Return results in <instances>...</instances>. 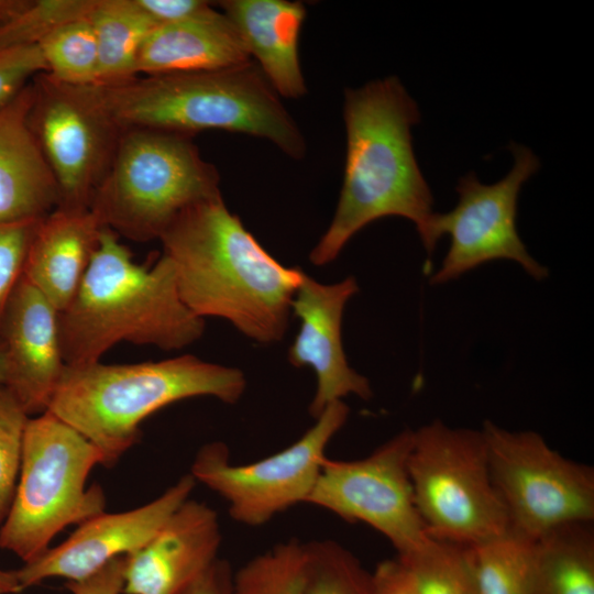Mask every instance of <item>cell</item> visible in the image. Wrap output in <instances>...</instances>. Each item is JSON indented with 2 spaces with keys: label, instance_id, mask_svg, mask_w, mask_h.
<instances>
[{
  "label": "cell",
  "instance_id": "14",
  "mask_svg": "<svg viewBox=\"0 0 594 594\" xmlns=\"http://www.w3.org/2000/svg\"><path fill=\"white\" fill-rule=\"evenodd\" d=\"M188 473L150 503L120 513L102 512L78 525L62 543L15 570L22 590L50 578L81 581L114 558L142 548L196 486Z\"/></svg>",
  "mask_w": 594,
  "mask_h": 594
},
{
  "label": "cell",
  "instance_id": "22",
  "mask_svg": "<svg viewBox=\"0 0 594 594\" xmlns=\"http://www.w3.org/2000/svg\"><path fill=\"white\" fill-rule=\"evenodd\" d=\"M534 594H594L593 521L565 524L536 540Z\"/></svg>",
  "mask_w": 594,
  "mask_h": 594
},
{
  "label": "cell",
  "instance_id": "8",
  "mask_svg": "<svg viewBox=\"0 0 594 594\" xmlns=\"http://www.w3.org/2000/svg\"><path fill=\"white\" fill-rule=\"evenodd\" d=\"M408 470L416 507L430 537L470 546L509 529L481 429L433 420L414 430Z\"/></svg>",
  "mask_w": 594,
  "mask_h": 594
},
{
  "label": "cell",
  "instance_id": "1",
  "mask_svg": "<svg viewBox=\"0 0 594 594\" xmlns=\"http://www.w3.org/2000/svg\"><path fill=\"white\" fill-rule=\"evenodd\" d=\"M160 241L195 315L226 319L258 343L284 338L304 272L273 257L221 195L185 210Z\"/></svg>",
  "mask_w": 594,
  "mask_h": 594
},
{
  "label": "cell",
  "instance_id": "4",
  "mask_svg": "<svg viewBox=\"0 0 594 594\" xmlns=\"http://www.w3.org/2000/svg\"><path fill=\"white\" fill-rule=\"evenodd\" d=\"M122 129L193 136L222 130L266 139L286 155H306V140L255 62L217 70L138 75L95 85Z\"/></svg>",
  "mask_w": 594,
  "mask_h": 594
},
{
  "label": "cell",
  "instance_id": "17",
  "mask_svg": "<svg viewBox=\"0 0 594 594\" xmlns=\"http://www.w3.org/2000/svg\"><path fill=\"white\" fill-rule=\"evenodd\" d=\"M217 512L188 498L139 550L125 556L123 594H179L218 559Z\"/></svg>",
  "mask_w": 594,
  "mask_h": 594
},
{
  "label": "cell",
  "instance_id": "20",
  "mask_svg": "<svg viewBox=\"0 0 594 594\" xmlns=\"http://www.w3.org/2000/svg\"><path fill=\"white\" fill-rule=\"evenodd\" d=\"M218 7L234 24L250 57L275 91L286 98L307 92L299 61V34L306 18L301 2L224 0Z\"/></svg>",
  "mask_w": 594,
  "mask_h": 594
},
{
  "label": "cell",
  "instance_id": "37",
  "mask_svg": "<svg viewBox=\"0 0 594 594\" xmlns=\"http://www.w3.org/2000/svg\"><path fill=\"white\" fill-rule=\"evenodd\" d=\"M31 0H0V26L23 11Z\"/></svg>",
  "mask_w": 594,
  "mask_h": 594
},
{
  "label": "cell",
  "instance_id": "30",
  "mask_svg": "<svg viewBox=\"0 0 594 594\" xmlns=\"http://www.w3.org/2000/svg\"><path fill=\"white\" fill-rule=\"evenodd\" d=\"M30 416L15 396L0 386V524L11 506L19 477L23 436Z\"/></svg>",
  "mask_w": 594,
  "mask_h": 594
},
{
  "label": "cell",
  "instance_id": "35",
  "mask_svg": "<svg viewBox=\"0 0 594 594\" xmlns=\"http://www.w3.org/2000/svg\"><path fill=\"white\" fill-rule=\"evenodd\" d=\"M232 582L230 563L218 558L179 594H232Z\"/></svg>",
  "mask_w": 594,
  "mask_h": 594
},
{
  "label": "cell",
  "instance_id": "27",
  "mask_svg": "<svg viewBox=\"0 0 594 594\" xmlns=\"http://www.w3.org/2000/svg\"><path fill=\"white\" fill-rule=\"evenodd\" d=\"M37 46L46 65V74L53 78L70 85L97 84L98 46L88 19L61 26Z\"/></svg>",
  "mask_w": 594,
  "mask_h": 594
},
{
  "label": "cell",
  "instance_id": "15",
  "mask_svg": "<svg viewBox=\"0 0 594 594\" xmlns=\"http://www.w3.org/2000/svg\"><path fill=\"white\" fill-rule=\"evenodd\" d=\"M352 276L334 284H321L304 272L292 300V312L300 328L287 359L295 367H310L317 386L308 411L317 418L333 402L349 395L370 399V381L353 370L344 353L342 319L346 302L358 293Z\"/></svg>",
  "mask_w": 594,
  "mask_h": 594
},
{
  "label": "cell",
  "instance_id": "6",
  "mask_svg": "<svg viewBox=\"0 0 594 594\" xmlns=\"http://www.w3.org/2000/svg\"><path fill=\"white\" fill-rule=\"evenodd\" d=\"M219 184L190 136L125 129L89 209L118 237L160 240L185 210L220 196Z\"/></svg>",
  "mask_w": 594,
  "mask_h": 594
},
{
  "label": "cell",
  "instance_id": "25",
  "mask_svg": "<svg viewBox=\"0 0 594 594\" xmlns=\"http://www.w3.org/2000/svg\"><path fill=\"white\" fill-rule=\"evenodd\" d=\"M304 546L299 594H377L373 573L344 546L330 539Z\"/></svg>",
  "mask_w": 594,
  "mask_h": 594
},
{
  "label": "cell",
  "instance_id": "18",
  "mask_svg": "<svg viewBox=\"0 0 594 594\" xmlns=\"http://www.w3.org/2000/svg\"><path fill=\"white\" fill-rule=\"evenodd\" d=\"M32 99L31 81L0 108V222L36 221L59 205L56 182L29 123Z\"/></svg>",
  "mask_w": 594,
  "mask_h": 594
},
{
  "label": "cell",
  "instance_id": "3",
  "mask_svg": "<svg viewBox=\"0 0 594 594\" xmlns=\"http://www.w3.org/2000/svg\"><path fill=\"white\" fill-rule=\"evenodd\" d=\"M205 319L183 301L172 261L134 262L119 237L102 228L98 246L70 304L59 312L66 365L100 361L120 342L184 349L199 340Z\"/></svg>",
  "mask_w": 594,
  "mask_h": 594
},
{
  "label": "cell",
  "instance_id": "40",
  "mask_svg": "<svg viewBox=\"0 0 594 594\" xmlns=\"http://www.w3.org/2000/svg\"><path fill=\"white\" fill-rule=\"evenodd\" d=\"M0 594H4L2 591H0Z\"/></svg>",
  "mask_w": 594,
  "mask_h": 594
},
{
  "label": "cell",
  "instance_id": "12",
  "mask_svg": "<svg viewBox=\"0 0 594 594\" xmlns=\"http://www.w3.org/2000/svg\"><path fill=\"white\" fill-rule=\"evenodd\" d=\"M32 88L29 123L56 182L57 208L89 209L122 129L95 85H70L42 73Z\"/></svg>",
  "mask_w": 594,
  "mask_h": 594
},
{
  "label": "cell",
  "instance_id": "29",
  "mask_svg": "<svg viewBox=\"0 0 594 594\" xmlns=\"http://www.w3.org/2000/svg\"><path fill=\"white\" fill-rule=\"evenodd\" d=\"M95 0H31L0 26V50L38 45L61 26L88 19Z\"/></svg>",
  "mask_w": 594,
  "mask_h": 594
},
{
  "label": "cell",
  "instance_id": "31",
  "mask_svg": "<svg viewBox=\"0 0 594 594\" xmlns=\"http://www.w3.org/2000/svg\"><path fill=\"white\" fill-rule=\"evenodd\" d=\"M40 220L0 222V318L23 275L29 245Z\"/></svg>",
  "mask_w": 594,
  "mask_h": 594
},
{
  "label": "cell",
  "instance_id": "2",
  "mask_svg": "<svg viewBox=\"0 0 594 594\" xmlns=\"http://www.w3.org/2000/svg\"><path fill=\"white\" fill-rule=\"evenodd\" d=\"M346 155L336 212L309 258L334 261L364 227L386 217L415 223L425 246L433 197L415 157L411 127L420 121L416 102L391 76L344 92Z\"/></svg>",
  "mask_w": 594,
  "mask_h": 594
},
{
  "label": "cell",
  "instance_id": "24",
  "mask_svg": "<svg viewBox=\"0 0 594 594\" xmlns=\"http://www.w3.org/2000/svg\"><path fill=\"white\" fill-rule=\"evenodd\" d=\"M535 543L509 529L497 537L465 546L479 594H534Z\"/></svg>",
  "mask_w": 594,
  "mask_h": 594
},
{
  "label": "cell",
  "instance_id": "33",
  "mask_svg": "<svg viewBox=\"0 0 594 594\" xmlns=\"http://www.w3.org/2000/svg\"><path fill=\"white\" fill-rule=\"evenodd\" d=\"M141 9L157 25L172 24L194 19L213 6L201 0H136Z\"/></svg>",
  "mask_w": 594,
  "mask_h": 594
},
{
  "label": "cell",
  "instance_id": "23",
  "mask_svg": "<svg viewBox=\"0 0 594 594\" xmlns=\"http://www.w3.org/2000/svg\"><path fill=\"white\" fill-rule=\"evenodd\" d=\"M97 40L96 85H111L138 76L139 51L157 26L136 0H95L88 18Z\"/></svg>",
  "mask_w": 594,
  "mask_h": 594
},
{
  "label": "cell",
  "instance_id": "38",
  "mask_svg": "<svg viewBox=\"0 0 594 594\" xmlns=\"http://www.w3.org/2000/svg\"><path fill=\"white\" fill-rule=\"evenodd\" d=\"M0 591L4 594L22 591L14 571H4L0 569Z\"/></svg>",
  "mask_w": 594,
  "mask_h": 594
},
{
  "label": "cell",
  "instance_id": "11",
  "mask_svg": "<svg viewBox=\"0 0 594 594\" xmlns=\"http://www.w3.org/2000/svg\"><path fill=\"white\" fill-rule=\"evenodd\" d=\"M509 150L514 165L504 178L485 185L470 172L458 182L457 206L447 213L435 212L425 249L432 254L443 235H449L450 246L430 284H446L498 260L517 263L534 279L548 277V268L529 254L516 227L520 189L540 163L524 145L512 143Z\"/></svg>",
  "mask_w": 594,
  "mask_h": 594
},
{
  "label": "cell",
  "instance_id": "39",
  "mask_svg": "<svg viewBox=\"0 0 594 594\" xmlns=\"http://www.w3.org/2000/svg\"><path fill=\"white\" fill-rule=\"evenodd\" d=\"M7 381V362L3 346L0 342V386L4 385Z\"/></svg>",
  "mask_w": 594,
  "mask_h": 594
},
{
  "label": "cell",
  "instance_id": "5",
  "mask_svg": "<svg viewBox=\"0 0 594 594\" xmlns=\"http://www.w3.org/2000/svg\"><path fill=\"white\" fill-rule=\"evenodd\" d=\"M246 380L237 367L191 354L133 364L100 361L66 365L47 409L72 426L113 465L140 437V425L157 410L193 397L235 404Z\"/></svg>",
  "mask_w": 594,
  "mask_h": 594
},
{
  "label": "cell",
  "instance_id": "9",
  "mask_svg": "<svg viewBox=\"0 0 594 594\" xmlns=\"http://www.w3.org/2000/svg\"><path fill=\"white\" fill-rule=\"evenodd\" d=\"M482 432L493 485L509 527L537 540L556 527L594 520V469L552 449L536 431L485 420Z\"/></svg>",
  "mask_w": 594,
  "mask_h": 594
},
{
  "label": "cell",
  "instance_id": "36",
  "mask_svg": "<svg viewBox=\"0 0 594 594\" xmlns=\"http://www.w3.org/2000/svg\"><path fill=\"white\" fill-rule=\"evenodd\" d=\"M372 573L377 594H417L407 570L397 558L380 562Z\"/></svg>",
  "mask_w": 594,
  "mask_h": 594
},
{
  "label": "cell",
  "instance_id": "19",
  "mask_svg": "<svg viewBox=\"0 0 594 594\" xmlns=\"http://www.w3.org/2000/svg\"><path fill=\"white\" fill-rule=\"evenodd\" d=\"M102 228L90 209L56 208L37 222L22 276L59 312L76 295Z\"/></svg>",
  "mask_w": 594,
  "mask_h": 594
},
{
  "label": "cell",
  "instance_id": "26",
  "mask_svg": "<svg viewBox=\"0 0 594 594\" xmlns=\"http://www.w3.org/2000/svg\"><path fill=\"white\" fill-rule=\"evenodd\" d=\"M396 558L417 594H479L463 544L429 536L416 550Z\"/></svg>",
  "mask_w": 594,
  "mask_h": 594
},
{
  "label": "cell",
  "instance_id": "16",
  "mask_svg": "<svg viewBox=\"0 0 594 594\" xmlns=\"http://www.w3.org/2000/svg\"><path fill=\"white\" fill-rule=\"evenodd\" d=\"M0 342L7 362L4 386L29 416L46 411L66 366L59 311L23 276L1 315Z\"/></svg>",
  "mask_w": 594,
  "mask_h": 594
},
{
  "label": "cell",
  "instance_id": "10",
  "mask_svg": "<svg viewBox=\"0 0 594 594\" xmlns=\"http://www.w3.org/2000/svg\"><path fill=\"white\" fill-rule=\"evenodd\" d=\"M343 400L333 402L294 443L252 463L234 464L220 441L202 446L190 474L221 496L233 520L258 527L300 503H307L319 477L326 450L348 420Z\"/></svg>",
  "mask_w": 594,
  "mask_h": 594
},
{
  "label": "cell",
  "instance_id": "7",
  "mask_svg": "<svg viewBox=\"0 0 594 594\" xmlns=\"http://www.w3.org/2000/svg\"><path fill=\"white\" fill-rule=\"evenodd\" d=\"M102 463L95 444L48 410L29 418L16 487L0 528V548L29 562L47 550L65 527L105 512L102 488L86 486L91 470Z\"/></svg>",
  "mask_w": 594,
  "mask_h": 594
},
{
  "label": "cell",
  "instance_id": "21",
  "mask_svg": "<svg viewBox=\"0 0 594 594\" xmlns=\"http://www.w3.org/2000/svg\"><path fill=\"white\" fill-rule=\"evenodd\" d=\"M252 61L234 24L213 7L183 22L156 26L143 42L136 75L217 70Z\"/></svg>",
  "mask_w": 594,
  "mask_h": 594
},
{
  "label": "cell",
  "instance_id": "13",
  "mask_svg": "<svg viewBox=\"0 0 594 594\" xmlns=\"http://www.w3.org/2000/svg\"><path fill=\"white\" fill-rule=\"evenodd\" d=\"M413 441L414 430L406 428L365 458H326L307 504L369 525L389 540L397 557L416 550L429 535L409 476Z\"/></svg>",
  "mask_w": 594,
  "mask_h": 594
},
{
  "label": "cell",
  "instance_id": "32",
  "mask_svg": "<svg viewBox=\"0 0 594 594\" xmlns=\"http://www.w3.org/2000/svg\"><path fill=\"white\" fill-rule=\"evenodd\" d=\"M42 73L46 65L38 46L0 50V108Z\"/></svg>",
  "mask_w": 594,
  "mask_h": 594
},
{
  "label": "cell",
  "instance_id": "34",
  "mask_svg": "<svg viewBox=\"0 0 594 594\" xmlns=\"http://www.w3.org/2000/svg\"><path fill=\"white\" fill-rule=\"evenodd\" d=\"M125 556L114 558L92 575L81 581H66L72 594H121L124 585Z\"/></svg>",
  "mask_w": 594,
  "mask_h": 594
},
{
  "label": "cell",
  "instance_id": "28",
  "mask_svg": "<svg viewBox=\"0 0 594 594\" xmlns=\"http://www.w3.org/2000/svg\"><path fill=\"white\" fill-rule=\"evenodd\" d=\"M304 563V542H279L233 572L232 594H299Z\"/></svg>",
  "mask_w": 594,
  "mask_h": 594
}]
</instances>
